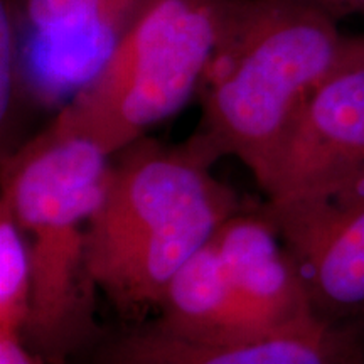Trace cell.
<instances>
[{"mask_svg": "<svg viewBox=\"0 0 364 364\" xmlns=\"http://www.w3.org/2000/svg\"><path fill=\"white\" fill-rule=\"evenodd\" d=\"M364 58V34L285 0H236L199 90L193 136L218 159L236 157L265 191L306 103L332 75Z\"/></svg>", "mask_w": 364, "mask_h": 364, "instance_id": "6da1fadb", "label": "cell"}, {"mask_svg": "<svg viewBox=\"0 0 364 364\" xmlns=\"http://www.w3.org/2000/svg\"><path fill=\"white\" fill-rule=\"evenodd\" d=\"M86 226V267L127 318L157 309L181 267L241 203L211 174L216 161L193 135L184 144L135 140L115 154Z\"/></svg>", "mask_w": 364, "mask_h": 364, "instance_id": "7a4b0ae2", "label": "cell"}, {"mask_svg": "<svg viewBox=\"0 0 364 364\" xmlns=\"http://www.w3.org/2000/svg\"><path fill=\"white\" fill-rule=\"evenodd\" d=\"M112 157L56 122L2 156L0 206L29 243L24 339L43 364H68L103 336L86 267V226L107 189Z\"/></svg>", "mask_w": 364, "mask_h": 364, "instance_id": "3957f363", "label": "cell"}, {"mask_svg": "<svg viewBox=\"0 0 364 364\" xmlns=\"http://www.w3.org/2000/svg\"><path fill=\"white\" fill-rule=\"evenodd\" d=\"M236 0H144L107 66L53 122L108 156L201 90Z\"/></svg>", "mask_w": 364, "mask_h": 364, "instance_id": "277c9868", "label": "cell"}, {"mask_svg": "<svg viewBox=\"0 0 364 364\" xmlns=\"http://www.w3.org/2000/svg\"><path fill=\"white\" fill-rule=\"evenodd\" d=\"M154 321L208 344L260 343L318 318L265 208L221 223L164 290Z\"/></svg>", "mask_w": 364, "mask_h": 364, "instance_id": "5b68a950", "label": "cell"}, {"mask_svg": "<svg viewBox=\"0 0 364 364\" xmlns=\"http://www.w3.org/2000/svg\"><path fill=\"white\" fill-rule=\"evenodd\" d=\"M19 34L26 108L56 110L107 66L144 0H6Z\"/></svg>", "mask_w": 364, "mask_h": 364, "instance_id": "8992f818", "label": "cell"}, {"mask_svg": "<svg viewBox=\"0 0 364 364\" xmlns=\"http://www.w3.org/2000/svg\"><path fill=\"white\" fill-rule=\"evenodd\" d=\"M317 317L364 314V176L322 193L263 204Z\"/></svg>", "mask_w": 364, "mask_h": 364, "instance_id": "52a82bcc", "label": "cell"}, {"mask_svg": "<svg viewBox=\"0 0 364 364\" xmlns=\"http://www.w3.org/2000/svg\"><path fill=\"white\" fill-rule=\"evenodd\" d=\"M364 176V58L332 75L302 108L263 191L268 201Z\"/></svg>", "mask_w": 364, "mask_h": 364, "instance_id": "ba28073f", "label": "cell"}, {"mask_svg": "<svg viewBox=\"0 0 364 364\" xmlns=\"http://www.w3.org/2000/svg\"><path fill=\"white\" fill-rule=\"evenodd\" d=\"M356 332L318 318L260 343L208 344L172 334L156 321L103 332L88 364H341L359 346Z\"/></svg>", "mask_w": 364, "mask_h": 364, "instance_id": "9c48e42d", "label": "cell"}, {"mask_svg": "<svg viewBox=\"0 0 364 364\" xmlns=\"http://www.w3.org/2000/svg\"><path fill=\"white\" fill-rule=\"evenodd\" d=\"M29 306V243L11 213L0 206V329H16L24 336Z\"/></svg>", "mask_w": 364, "mask_h": 364, "instance_id": "30bf717a", "label": "cell"}, {"mask_svg": "<svg viewBox=\"0 0 364 364\" xmlns=\"http://www.w3.org/2000/svg\"><path fill=\"white\" fill-rule=\"evenodd\" d=\"M19 70V34L11 7L0 0V129L2 142L11 136L24 110Z\"/></svg>", "mask_w": 364, "mask_h": 364, "instance_id": "8fae6325", "label": "cell"}, {"mask_svg": "<svg viewBox=\"0 0 364 364\" xmlns=\"http://www.w3.org/2000/svg\"><path fill=\"white\" fill-rule=\"evenodd\" d=\"M0 364H43L16 329H0Z\"/></svg>", "mask_w": 364, "mask_h": 364, "instance_id": "7c38bea8", "label": "cell"}, {"mask_svg": "<svg viewBox=\"0 0 364 364\" xmlns=\"http://www.w3.org/2000/svg\"><path fill=\"white\" fill-rule=\"evenodd\" d=\"M285 2L311 9L336 22L364 12V0H285Z\"/></svg>", "mask_w": 364, "mask_h": 364, "instance_id": "4fadbf2b", "label": "cell"}, {"mask_svg": "<svg viewBox=\"0 0 364 364\" xmlns=\"http://www.w3.org/2000/svg\"><path fill=\"white\" fill-rule=\"evenodd\" d=\"M341 364H364V349L363 346L359 344L356 348L353 349L351 353L346 356V359Z\"/></svg>", "mask_w": 364, "mask_h": 364, "instance_id": "5bb4252c", "label": "cell"}]
</instances>
